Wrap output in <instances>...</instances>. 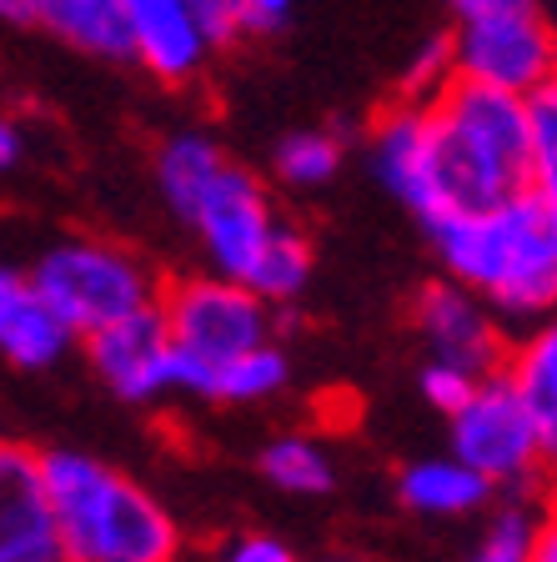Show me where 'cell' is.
I'll use <instances>...</instances> for the list:
<instances>
[{"label": "cell", "mask_w": 557, "mask_h": 562, "mask_svg": "<svg viewBox=\"0 0 557 562\" xmlns=\"http://www.w3.org/2000/svg\"><path fill=\"white\" fill-rule=\"evenodd\" d=\"M537 527H543V513L533 503H523V497L488 507V522L477 527V538L463 562H533Z\"/></svg>", "instance_id": "cell-21"}, {"label": "cell", "mask_w": 557, "mask_h": 562, "mask_svg": "<svg viewBox=\"0 0 557 562\" xmlns=\"http://www.w3.org/2000/svg\"><path fill=\"white\" fill-rule=\"evenodd\" d=\"M186 5L197 11V21H201V31H207L211 50L226 46V41H236V21H232V5H226V0H186Z\"/></svg>", "instance_id": "cell-28"}, {"label": "cell", "mask_w": 557, "mask_h": 562, "mask_svg": "<svg viewBox=\"0 0 557 562\" xmlns=\"http://www.w3.org/2000/svg\"><path fill=\"white\" fill-rule=\"evenodd\" d=\"M397 497H402V507H412L422 517H472L492 503V487L467 462H457L447 452V457H422V462L402 468Z\"/></svg>", "instance_id": "cell-15"}, {"label": "cell", "mask_w": 557, "mask_h": 562, "mask_svg": "<svg viewBox=\"0 0 557 562\" xmlns=\"http://www.w3.org/2000/svg\"><path fill=\"white\" fill-rule=\"evenodd\" d=\"M477 382H482V376L463 372V367H453V362H427V367H422V376H417L422 397H427L442 417H453V412L477 392Z\"/></svg>", "instance_id": "cell-25"}, {"label": "cell", "mask_w": 557, "mask_h": 562, "mask_svg": "<svg viewBox=\"0 0 557 562\" xmlns=\"http://www.w3.org/2000/svg\"><path fill=\"white\" fill-rule=\"evenodd\" d=\"M261 477L277 492H287V497H326V492L337 487L332 457L302 432H287V437H277V442H267V452H261Z\"/></svg>", "instance_id": "cell-19"}, {"label": "cell", "mask_w": 557, "mask_h": 562, "mask_svg": "<svg viewBox=\"0 0 557 562\" xmlns=\"http://www.w3.org/2000/svg\"><path fill=\"white\" fill-rule=\"evenodd\" d=\"M226 5H232L236 35H242V31L267 35V31H277V25L291 15V0H226Z\"/></svg>", "instance_id": "cell-26"}, {"label": "cell", "mask_w": 557, "mask_h": 562, "mask_svg": "<svg viewBox=\"0 0 557 562\" xmlns=\"http://www.w3.org/2000/svg\"><path fill=\"white\" fill-rule=\"evenodd\" d=\"M553 66H557V31L537 0L472 15L453 35L457 81L488 86V91H508L533 101V95H543Z\"/></svg>", "instance_id": "cell-6"}, {"label": "cell", "mask_w": 557, "mask_h": 562, "mask_svg": "<svg viewBox=\"0 0 557 562\" xmlns=\"http://www.w3.org/2000/svg\"><path fill=\"white\" fill-rule=\"evenodd\" d=\"M508 382H512V392L523 397L527 417H533V427H537L543 462L557 468V322L537 327L523 347L512 351Z\"/></svg>", "instance_id": "cell-16"}, {"label": "cell", "mask_w": 557, "mask_h": 562, "mask_svg": "<svg viewBox=\"0 0 557 562\" xmlns=\"http://www.w3.org/2000/svg\"><path fill=\"white\" fill-rule=\"evenodd\" d=\"M156 306L176 351V392H191V397L207 392V376L221 362L271 341V306L246 292L242 281L186 277Z\"/></svg>", "instance_id": "cell-5"}, {"label": "cell", "mask_w": 557, "mask_h": 562, "mask_svg": "<svg viewBox=\"0 0 557 562\" xmlns=\"http://www.w3.org/2000/svg\"><path fill=\"white\" fill-rule=\"evenodd\" d=\"M0 25H31V0H0Z\"/></svg>", "instance_id": "cell-32"}, {"label": "cell", "mask_w": 557, "mask_h": 562, "mask_svg": "<svg viewBox=\"0 0 557 562\" xmlns=\"http://www.w3.org/2000/svg\"><path fill=\"white\" fill-rule=\"evenodd\" d=\"M21 156H25V136H21V126H15L11 116H0V171L21 166Z\"/></svg>", "instance_id": "cell-29"}, {"label": "cell", "mask_w": 557, "mask_h": 562, "mask_svg": "<svg viewBox=\"0 0 557 562\" xmlns=\"http://www.w3.org/2000/svg\"><path fill=\"white\" fill-rule=\"evenodd\" d=\"M86 347H91L96 376L121 402H156L166 392H176V351L156 302L101 327L96 337H86Z\"/></svg>", "instance_id": "cell-9"}, {"label": "cell", "mask_w": 557, "mask_h": 562, "mask_svg": "<svg viewBox=\"0 0 557 562\" xmlns=\"http://www.w3.org/2000/svg\"><path fill=\"white\" fill-rule=\"evenodd\" d=\"M0 562H66L35 452L0 447Z\"/></svg>", "instance_id": "cell-12"}, {"label": "cell", "mask_w": 557, "mask_h": 562, "mask_svg": "<svg viewBox=\"0 0 557 562\" xmlns=\"http://www.w3.org/2000/svg\"><path fill=\"white\" fill-rule=\"evenodd\" d=\"M221 166H226V151H221L211 136H201V131H176V136L161 140V151H156V191H161V201L186 222V211L197 206L201 191L221 176Z\"/></svg>", "instance_id": "cell-17"}, {"label": "cell", "mask_w": 557, "mask_h": 562, "mask_svg": "<svg viewBox=\"0 0 557 562\" xmlns=\"http://www.w3.org/2000/svg\"><path fill=\"white\" fill-rule=\"evenodd\" d=\"M533 562H557V513H553V517H543V527H537Z\"/></svg>", "instance_id": "cell-31"}, {"label": "cell", "mask_w": 557, "mask_h": 562, "mask_svg": "<svg viewBox=\"0 0 557 562\" xmlns=\"http://www.w3.org/2000/svg\"><path fill=\"white\" fill-rule=\"evenodd\" d=\"M453 81H457L453 41H447V35H427V41H422V50L406 60V70H402V101L427 105V101H437V95L447 91Z\"/></svg>", "instance_id": "cell-24"}, {"label": "cell", "mask_w": 557, "mask_h": 562, "mask_svg": "<svg viewBox=\"0 0 557 562\" xmlns=\"http://www.w3.org/2000/svg\"><path fill=\"white\" fill-rule=\"evenodd\" d=\"M427 236L447 277L488 302V312L517 322L557 312V206L537 191H512L482 211L447 216Z\"/></svg>", "instance_id": "cell-2"}, {"label": "cell", "mask_w": 557, "mask_h": 562, "mask_svg": "<svg viewBox=\"0 0 557 562\" xmlns=\"http://www.w3.org/2000/svg\"><path fill=\"white\" fill-rule=\"evenodd\" d=\"M25 277L66 327V337H96L101 327L156 302L152 271L126 246H111L101 236H66Z\"/></svg>", "instance_id": "cell-4"}, {"label": "cell", "mask_w": 557, "mask_h": 562, "mask_svg": "<svg viewBox=\"0 0 557 562\" xmlns=\"http://www.w3.org/2000/svg\"><path fill=\"white\" fill-rule=\"evenodd\" d=\"M312 281V246L291 222H277L267 251L256 257L252 277H246V292H256L261 302H297Z\"/></svg>", "instance_id": "cell-18"}, {"label": "cell", "mask_w": 557, "mask_h": 562, "mask_svg": "<svg viewBox=\"0 0 557 562\" xmlns=\"http://www.w3.org/2000/svg\"><path fill=\"white\" fill-rule=\"evenodd\" d=\"M121 21L131 35V60H141L156 81L186 86L207 70L211 41L186 0H121Z\"/></svg>", "instance_id": "cell-11"}, {"label": "cell", "mask_w": 557, "mask_h": 562, "mask_svg": "<svg viewBox=\"0 0 557 562\" xmlns=\"http://www.w3.org/2000/svg\"><path fill=\"white\" fill-rule=\"evenodd\" d=\"M221 562H302L281 538H267V532H246L232 548L221 552Z\"/></svg>", "instance_id": "cell-27"}, {"label": "cell", "mask_w": 557, "mask_h": 562, "mask_svg": "<svg viewBox=\"0 0 557 562\" xmlns=\"http://www.w3.org/2000/svg\"><path fill=\"white\" fill-rule=\"evenodd\" d=\"M70 337L60 327L25 271L0 267V357L21 372H46L66 357Z\"/></svg>", "instance_id": "cell-13"}, {"label": "cell", "mask_w": 557, "mask_h": 562, "mask_svg": "<svg viewBox=\"0 0 557 562\" xmlns=\"http://www.w3.org/2000/svg\"><path fill=\"white\" fill-rule=\"evenodd\" d=\"M453 457L467 462L492 492L527 487L547 468L537 427L527 417L523 397L512 392L508 372L482 376L472 397L453 412Z\"/></svg>", "instance_id": "cell-7"}, {"label": "cell", "mask_w": 557, "mask_h": 562, "mask_svg": "<svg viewBox=\"0 0 557 562\" xmlns=\"http://www.w3.org/2000/svg\"><path fill=\"white\" fill-rule=\"evenodd\" d=\"M291 367H287V351L261 341V347L242 351L232 362H221L216 372L207 376V392L201 397H216V402H267L277 397L281 386H287Z\"/></svg>", "instance_id": "cell-20"}, {"label": "cell", "mask_w": 557, "mask_h": 562, "mask_svg": "<svg viewBox=\"0 0 557 562\" xmlns=\"http://www.w3.org/2000/svg\"><path fill=\"white\" fill-rule=\"evenodd\" d=\"M51 513H56L60 552L66 562H176L181 558V527L136 477L116 472L101 457L41 452Z\"/></svg>", "instance_id": "cell-3"}, {"label": "cell", "mask_w": 557, "mask_h": 562, "mask_svg": "<svg viewBox=\"0 0 557 562\" xmlns=\"http://www.w3.org/2000/svg\"><path fill=\"white\" fill-rule=\"evenodd\" d=\"M527 191L557 206V105L547 95L527 101Z\"/></svg>", "instance_id": "cell-23"}, {"label": "cell", "mask_w": 557, "mask_h": 562, "mask_svg": "<svg viewBox=\"0 0 557 562\" xmlns=\"http://www.w3.org/2000/svg\"><path fill=\"white\" fill-rule=\"evenodd\" d=\"M417 331L427 341L432 362H453L472 376H492L502 362L498 316L457 281H432L417 296Z\"/></svg>", "instance_id": "cell-10"}, {"label": "cell", "mask_w": 557, "mask_h": 562, "mask_svg": "<svg viewBox=\"0 0 557 562\" xmlns=\"http://www.w3.org/2000/svg\"><path fill=\"white\" fill-rule=\"evenodd\" d=\"M31 25L51 31L60 46L96 60H131V35L121 0H31Z\"/></svg>", "instance_id": "cell-14"}, {"label": "cell", "mask_w": 557, "mask_h": 562, "mask_svg": "<svg viewBox=\"0 0 557 562\" xmlns=\"http://www.w3.org/2000/svg\"><path fill=\"white\" fill-rule=\"evenodd\" d=\"M512 191H527V101L453 81L427 101L417 181L402 206L432 232L447 216L482 211Z\"/></svg>", "instance_id": "cell-1"}, {"label": "cell", "mask_w": 557, "mask_h": 562, "mask_svg": "<svg viewBox=\"0 0 557 562\" xmlns=\"http://www.w3.org/2000/svg\"><path fill=\"white\" fill-rule=\"evenodd\" d=\"M457 11V21H472V15H488V11H508V5H527V0H447Z\"/></svg>", "instance_id": "cell-30"}, {"label": "cell", "mask_w": 557, "mask_h": 562, "mask_svg": "<svg viewBox=\"0 0 557 562\" xmlns=\"http://www.w3.org/2000/svg\"><path fill=\"white\" fill-rule=\"evenodd\" d=\"M277 222L281 216L271 211L267 187H261L252 171H242L236 161L221 166V176L201 191L197 206L186 211V226L201 236L216 277L242 281V286H246V277H252L256 257L267 251Z\"/></svg>", "instance_id": "cell-8"}, {"label": "cell", "mask_w": 557, "mask_h": 562, "mask_svg": "<svg viewBox=\"0 0 557 562\" xmlns=\"http://www.w3.org/2000/svg\"><path fill=\"white\" fill-rule=\"evenodd\" d=\"M543 95H547V101H553V105H557V66H553V76H547V86H543Z\"/></svg>", "instance_id": "cell-33"}, {"label": "cell", "mask_w": 557, "mask_h": 562, "mask_svg": "<svg viewBox=\"0 0 557 562\" xmlns=\"http://www.w3.org/2000/svg\"><path fill=\"white\" fill-rule=\"evenodd\" d=\"M316 562H367V558H347V552H337V558H316Z\"/></svg>", "instance_id": "cell-34"}, {"label": "cell", "mask_w": 557, "mask_h": 562, "mask_svg": "<svg viewBox=\"0 0 557 562\" xmlns=\"http://www.w3.org/2000/svg\"><path fill=\"white\" fill-rule=\"evenodd\" d=\"M342 136H332V131H291L287 140L277 146V176L287 181V187H326L332 176L342 171Z\"/></svg>", "instance_id": "cell-22"}]
</instances>
